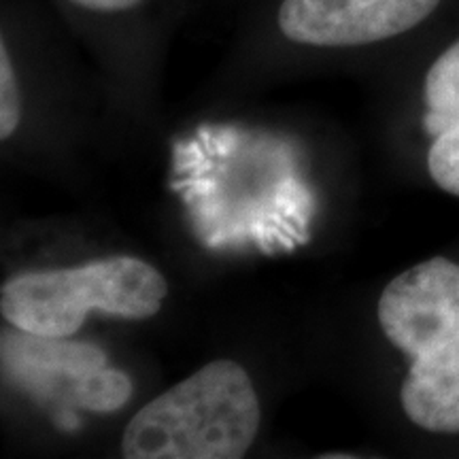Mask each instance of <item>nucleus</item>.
<instances>
[{"instance_id":"obj_6","label":"nucleus","mask_w":459,"mask_h":459,"mask_svg":"<svg viewBox=\"0 0 459 459\" xmlns=\"http://www.w3.org/2000/svg\"><path fill=\"white\" fill-rule=\"evenodd\" d=\"M426 115L428 132H440L459 124V41L449 45L434 60L426 77Z\"/></svg>"},{"instance_id":"obj_9","label":"nucleus","mask_w":459,"mask_h":459,"mask_svg":"<svg viewBox=\"0 0 459 459\" xmlns=\"http://www.w3.org/2000/svg\"><path fill=\"white\" fill-rule=\"evenodd\" d=\"M22 117V91L9 45L0 41V136L9 139Z\"/></svg>"},{"instance_id":"obj_1","label":"nucleus","mask_w":459,"mask_h":459,"mask_svg":"<svg viewBox=\"0 0 459 459\" xmlns=\"http://www.w3.org/2000/svg\"><path fill=\"white\" fill-rule=\"evenodd\" d=\"M260 429L254 383L237 361H211L132 417L128 459H238Z\"/></svg>"},{"instance_id":"obj_5","label":"nucleus","mask_w":459,"mask_h":459,"mask_svg":"<svg viewBox=\"0 0 459 459\" xmlns=\"http://www.w3.org/2000/svg\"><path fill=\"white\" fill-rule=\"evenodd\" d=\"M402 409L429 432H459V341L415 358L400 392Z\"/></svg>"},{"instance_id":"obj_7","label":"nucleus","mask_w":459,"mask_h":459,"mask_svg":"<svg viewBox=\"0 0 459 459\" xmlns=\"http://www.w3.org/2000/svg\"><path fill=\"white\" fill-rule=\"evenodd\" d=\"M132 395L130 378L119 370L102 368L79 378L77 400L90 411L111 412L122 409Z\"/></svg>"},{"instance_id":"obj_2","label":"nucleus","mask_w":459,"mask_h":459,"mask_svg":"<svg viewBox=\"0 0 459 459\" xmlns=\"http://www.w3.org/2000/svg\"><path fill=\"white\" fill-rule=\"evenodd\" d=\"M166 294V279L152 264L117 255L20 274L3 285L0 311L24 334L65 338L82 328L90 311L134 321L153 317Z\"/></svg>"},{"instance_id":"obj_4","label":"nucleus","mask_w":459,"mask_h":459,"mask_svg":"<svg viewBox=\"0 0 459 459\" xmlns=\"http://www.w3.org/2000/svg\"><path fill=\"white\" fill-rule=\"evenodd\" d=\"M378 324L412 358L459 341V264L434 257L398 274L378 300Z\"/></svg>"},{"instance_id":"obj_3","label":"nucleus","mask_w":459,"mask_h":459,"mask_svg":"<svg viewBox=\"0 0 459 459\" xmlns=\"http://www.w3.org/2000/svg\"><path fill=\"white\" fill-rule=\"evenodd\" d=\"M443 0H279L277 30L308 49H358L415 30Z\"/></svg>"},{"instance_id":"obj_8","label":"nucleus","mask_w":459,"mask_h":459,"mask_svg":"<svg viewBox=\"0 0 459 459\" xmlns=\"http://www.w3.org/2000/svg\"><path fill=\"white\" fill-rule=\"evenodd\" d=\"M429 175L445 192L459 196V124L440 132L429 149Z\"/></svg>"},{"instance_id":"obj_10","label":"nucleus","mask_w":459,"mask_h":459,"mask_svg":"<svg viewBox=\"0 0 459 459\" xmlns=\"http://www.w3.org/2000/svg\"><path fill=\"white\" fill-rule=\"evenodd\" d=\"M66 3L94 15H124L141 9L147 0H66Z\"/></svg>"}]
</instances>
